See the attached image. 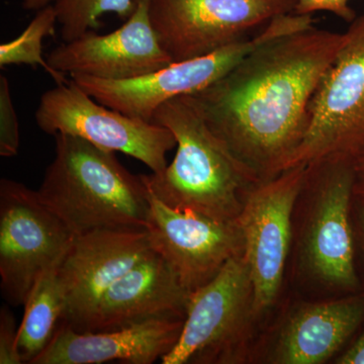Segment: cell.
<instances>
[{"instance_id": "obj_1", "label": "cell", "mask_w": 364, "mask_h": 364, "mask_svg": "<svg viewBox=\"0 0 364 364\" xmlns=\"http://www.w3.org/2000/svg\"><path fill=\"white\" fill-rule=\"evenodd\" d=\"M343 41L344 33L315 26L277 38L189 100L260 181L273 178L301 145L316 91Z\"/></svg>"}, {"instance_id": "obj_2", "label": "cell", "mask_w": 364, "mask_h": 364, "mask_svg": "<svg viewBox=\"0 0 364 364\" xmlns=\"http://www.w3.org/2000/svg\"><path fill=\"white\" fill-rule=\"evenodd\" d=\"M353 163L306 166L294 203L286 294L324 299L363 293L354 261Z\"/></svg>"}, {"instance_id": "obj_3", "label": "cell", "mask_w": 364, "mask_h": 364, "mask_svg": "<svg viewBox=\"0 0 364 364\" xmlns=\"http://www.w3.org/2000/svg\"><path fill=\"white\" fill-rule=\"evenodd\" d=\"M153 123L169 129L176 154L159 173L142 176L153 196L176 210L235 222L259 177L213 133L188 97L162 105Z\"/></svg>"}, {"instance_id": "obj_4", "label": "cell", "mask_w": 364, "mask_h": 364, "mask_svg": "<svg viewBox=\"0 0 364 364\" xmlns=\"http://www.w3.org/2000/svg\"><path fill=\"white\" fill-rule=\"evenodd\" d=\"M38 189L41 200L74 235L105 229L148 230L149 189L114 152L65 134Z\"/></svg>"}, {"instance_id": "obj_5", "label": "cell", "mask_w": 364, "mask_h": 364, "mask_svg": "<svg viewBox=\"0 0 364 364\" xmlns=\"http://www.w3.org/2000/svg\"><path fill=\"white\" fill-rule=\"evenodd\" d=\"M244 254L231 258L205 286L189 294L178 341L162 364H244L261 327Z\"/></svg>"}, {"instance_id": "obj_6", "label": "cell", "mask_w": 364, "mask_h": 364, "mask_svg": "<svg viewBox=\"0 0 364 364\" xmlns=\"http://www.w3.org/2000/svg\"><path fill=\"white\" fill-rule=\"evenodd\" d=\"M312 25V16L306 14H279L259 33L205 56L172 62L146 75L124 80H105L86 75H72L70 78L100 104L127 116L152 122L155 112L165 102L205 90L224 77L261 45L306 30Z\"/></svg>"}, {"instance_id": "obj_7", "label": "cell", "mask_w": 364, "mask_h": 364, "mask_svg": "<svg viewBox=\"0 0 364 364\" xmlns=\"http://www.w3.org/2000/svg\"><path fill=\"white\" fill-rule=\"evenodd\" d=\"M364 158V14L351 21L311 104L308 128L287 169Z\"/></svg>"}, {"instance_id": "obj_8", "label": "cell", "mask_w": 364, "mask_h": 364, "mask_svg": "<svg viewBox=\"0 0 364 364\" xmlns=\"http://www.w3.org/2000/svg\"><path fill=\"white\" fill-rule=\"evenodd\" d=\"M306 173L305 166L291 167L260 181L249 191L236 220L245 243L254 315L260 327L286 294L293 212Z\"/></svg>"}, {"instance_id": "obj_9", "label": "cell", "mask_w": 364, "mask_h": 364, "mask_svg": "<svg viewBox=\"0 0 364 364\" xmlns=\"http://www.w3.org/2000/svg\"><path fill=\"white\" fill-rule=\"evenodd\" d=\"M363 323V291L324 299L287 293L258 333L249 363H332Z\"/></svg>"}, {"instance_id": "obj_10", "label": "cell", "mask_w": 364, "mask_h": 364, "mask_svg": "<svg viewBox=\"0 0 364 364\" xmlns=\"http://www.w3.org/2000/svg\"><path fill=\"white\" fill-rule=\"evenodd\" d=\"M35 119L48 135L78 136L100 149L123 153L144 163L152 173L167 166V154L176 147L169 129L100 104L71 78L43 93Z\"/></svg>"}, {"instance_id": "obj_11", "label": "cell", "mask_w": 364, "mask_h": 364, "mask_svg": "<svg viewBox=\"0 0 364 364\" xmlns=\"http://www.w3.org/2000/svg\"><path fill=\"white\" fill-rule=\"evenodd\" d=\"M37 191L0 181V289L9 305H25L46 269L61 261L74 239Z\"/></svg>"}, {"instance_id": "obj_12", "label": "cell", "mask_w": 364, "mask_h": 364, "mask_svg": "<svg viewBox=\"0 0 364 364\" xmlns=\"http://www.w3.org/2000/svg\"><path fill=\"white\" fill-rule=\"evenodd\" d=\"M162 47L179 62L212 54L251 37L279 14L293 13L296 0H147Z\"/></svg>"}, {"instance_id": "obj_13", "label": "cell", "mask_w": 364, "mask_h": 364, "mask_svg": "<svg viewBox=\"0 0 364 364\" xmlns=\"http://www.w3.org/2000/svg\"><path fill=\"white\" fill-rule=\"evenodd\" d=\"M154 252L147 230L105 229L74 236L58 265L65 296L62 324L78 331L105 291Z\"/></svg>"}, {"instance_id": "obj_14", "label": "cell", "mask_w": 364, "mask_h": 364, "mask_svg": "<svg viewBox=\"0 0 364 364\" xmlns=\"http://www.w3.org/2000/svg\"><path fill=\"white\" fill-rule=\"evenodd\" d=\"M148 233L153 249L189 293L210 282L228 261L244 254L237 222H222L165 205L149 191Z\"/></svg>"}, {"instance_id": "obj_15", "label": "cell", "mask_w": 364, "mask_h": 364, "mask_svg": "<svg viewBox=\"0 0 364 364\" xmlns=\"http://www.w3.org/2000/svg\"><path fill=\"white\" fill-rule=\"evenodd\" d=\"M55 70L105 80H124L171 64L151 23L147 0H136L135 11L121 28L107 35L90 31L63 43L48 55Z\"/></svg>"}, {"instance_id": "obj_16", "label": "cell", "mask_w": 364, "mask_h": 364, "mask_svg": "<svg viewBox=\"0 0 364 364\" xmlns=\"http://www.w3.org/2000/svg\"><path fill=\"white\" fill-rule=\"evenodd\" d=\"M189 291L155 251L109 287L77 332L122 329L166 318H186Z\"/></svg>"}, {"instance_id": "obj_17", "label": "cell", "mask_w": 364, "mask_h": 364, "mask_svg": "<svg viewBox=\"0 0 364 364\" xmlns=\"http://www.w3.org/2000/svg\"><path fill=\"white\" fill-rule=\"evenodd\" d=\"M184 318L149 321L100 332L60 324L52 341L31 364H152L176 346Z\"/></svg>"}, {"instance_id": "obj_18", "label": "cell", "mask_w": 364, "mask_h": 364, "mask_svg": "<svg viewBox=\"0 0 364 364\" xmlns=\"http://www.w3.org/2000/svg\"><path fill=\"white\" fill-rule=\"evenodd\" d=\"M59 263L40 275L23 305L25 313L18 327V342L23 363H32L45 350L63 318L65 296L58 277Z\"/></svg>"}, {"instance_id": "obj_19", "label": "cell", "mask_w": 364, "mask_h": 364, "mask_svg": "<svg viewBox=\"0 0 364 364\" xmlns=\"http://www.w3.org/2000/svg\"><path fill=\"white\" fill-rule=\"evenodd\" d=\"M57 23V14L53 4L38 11L37 16L18 37L0 45V66H40L54 79L56 85L68 82L66 74L53 69L43 57V42L46 38L55 35Z\"/></svg>"}, {"instance_id": "obj_20", "label": "cell", "mask_w": 364, "mask_h": 364, "mask_svg": "<svg viewBox=\"0 0 364 364\" xmlns=\"http://www.w3.org/2000/svg\"><path fill=\"white\" fill-rule=\"evenodd\" d=\"M63 43L77 39L100 26L105 14H114L126 21L135 11L136 0H54Z\"/></svg>"}, {"instance_id": "obj_21", "label": "cell", "mask_w": 364, "mask_h": 364, "mask_svg": "<svg viewBox=\"0 0 364 364\" xmlns=\"http://www.w3.org/2000/svg\"><path fill=\"white\" fill-rule=\"evenodd\" d=\"M20 149V127L6 76H0V155L14 157Z\"/></svg>"}, {"instance_id": "obj_22", "label": "cell", "mask_w": 364, "mask_h": 364, "mask_svg": "<svg viewBox=\"0 0 364 364\" xmlns=\"http://www.w3.org/2000/svg\"><path fill=\"white\" fill-rule=\"evenodd\" d=\"M18 328L9 306L0 309V364H21L18 348Z\"/></svg>"}, {"instance_id": "obj_23", "label": "cell", "mask_w": 364, "mask_h": 364, "mask_svg": "<svg viewBox=\"0 0 364 364\" xmlns=\"http://www.w3.org/2000/svg\"><path fill=\"white\" fill-rule=\"evenodd\" d=\"M354 261L361 289L364 293V196H353L351 205Z\"/></svg>"}, {"instance_id": "obj_24", "label": "cell", "mask_w": 364, "mask_h": 364, "mask_svg": "<svg viewBox=\"0 0 364 364\" xmlns=\"http://www.w3.org/2000/svg\"><path fill=\"white\" fill-rule=\"evenodd\" d=\"M349 1L350 0H296L294 13L312 14L316 11H328L351 23L356 16Z\"/></svg>"}, {"instance_id": "obj_25", "label": "cell", "mask_w": 364, "mask_h": 364, "mask_svg": "<svg viewBox=\"0 0 364 364\" xmlns=\"http://www.w3.org/2000/svg\"><path fill=\"white\" fill-rule=\"evenodd\" d=\"M332 363L364 364V323Z\"/></svg>"}, {"instance_id": "obj_26", "label": "cell", "mask_w": 364, "mask_h": 364, "mask_svg": "<svg viewBox=\"0 0 364 364\" xmlns=\"http://www.w3.org/2000/svg\"><path fill=\"white\" fill-rule=\"evenodd\" d=\"M354 195L364 196V158L354 166Z\"/></svg>"}, {"instance_id": "obj_27", "label": "cell", "mask_w": 364, "mask_h": 364, "mask_svg": "<svg viewBox=\"0 0 364 364\" xmlns=\"http://www.w3.org/2000/svg\"><path fill=\"white\" fill-rule=\"evenodd\" d=\"M53 0H23V7L26 11H40L51 4Z\"/></svg>"}]
</instances>
